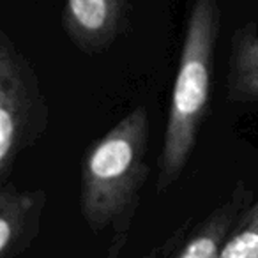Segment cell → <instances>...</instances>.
I'll use <instances>...</instances> for the list:
<instances>
[{"label": "cell", "mask_w": 258, "mask_h": 258, "mask_svg": "<svg viewBox=\"0 0 258 258\" xmlns=\"http://www.w3.org/2000/svg\"><path fill=\"white\" fill-rule=\"evenodd\" d=\"M48 104L32 64L0 34V179L8 182L20 154L44 137Z\"/></svg>", "instance_id": "3957f363"}, {"label": "cell", "mask_w": 258, "mask_h": 258, "mask_svg": "<svg viewBox=\"0 0 258 258\" xmlns=\"http://www.w3.org/2000/svg\"><path fill=\"white\" fill-rule=\"evenodd\" d=\"M219 258H258V193L230 228Z\"/></svg>", "instance_id": "ba28073f"}, {"label": "cell", "mask_w": 258, "mask_h": 258, "mask_svg": "<svg viewBox=\"0 0 258 258\" xmlns=\"http://www.w3.org/2000/svg\"><path fill=\"white\" fill-rule=\"evenodd\" d=\"M125 0H66V30L80 50L104 51L120 34Z\"/></svg>", "instance_id": "5b68a950"}, {"label": "cell", "mask_w": 258, "mask_h": 258, "mask_svg": "<svg viewBox=\"0 0 258 258\" xmlns=\"http://www.w3.org/2000/svg\"><path fill=\"white\" fill-rule=\"evenodd\" d=\"M228 97L233 103H258V32L253 27L233 36Z\"/></svg>", "instance_id": "52a82bcc"}, {"label": "cell", "mask_w": 258, "mask_h": 258, "mask_svg": "<svg viewBox=\"0 0 258 258\" xmlns=\"http://www.w3.org/2000/svg\"><path fill=\"white\" fill-rule=\"evenodd\" d=\"M251 198V191L242 180H239L230 197L191 233L173 258H219L230 228Z\"/></svg>", "instance_id": "8992f818"}, {"label": "cell", "mask_w": 258, "mask_h": 258, "mask_svg": "<svg viewBox=\"0 0 258 258\" xmlns=\"http://www.w3.org/2000/svg\"><path fill=\"white\" fill-rule=\"evenodd\" d=\"M46 207L44 189H20L4 184L0 189V258L25 253L41 232Z\"/></svg>", "instance_id": "277c9868"}, {"label": "cell", "mask_w": 258, "mask_h": 258, "mask_svg": "<svg viewBox=\"0 0 258 258\" xmlns=\"http://www.w3.org/2000/svg\"><path fill=\"white\" fill-rule=\"evenodd\" d=\"M158 254H159V251H156V249H154V251H151V253H149L145 258H156V256H158Z\"/></svg>", "instance_id": "9c48e42d"}, {"label": "cell", "mask_w": 258, "mask_h": 258, "mask_svg": "<svg viewBox=\"0 0 258 258\" xmlns=\"http://www.w3.org/2000/svg\"><path fill=\"white\" fill-rule=\"evenodd\" d=\"M218 30V0H195L170 99L159 159V191H165L182 175L197 145L211 99Z\"/></svg>", "instance_id": "7a4b0ae2"}, {"label": "cell", "mask_w": 258, "mask_h": 258, "mask_svg": "<svg viewBox=\"0 0 258 258\" xmlns=\"http://www.w3.org/2000/svg\"><path fill=\"white\" fill-rule=\"evenodd\" d=\"M147 149L149 113L140 104L83 156L80 209L94 233L129 226L149 177Z\"/></svg>", "instance_id": "6da1fadb"}]
</instances>
